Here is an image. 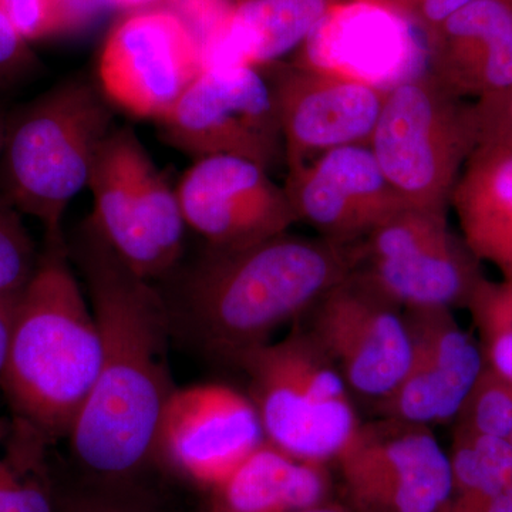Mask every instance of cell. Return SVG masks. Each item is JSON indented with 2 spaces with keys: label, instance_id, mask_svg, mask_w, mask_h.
<instances>
[{
  "label": "cell",
  "instance_id": "obj_31",
  "mask_svg": "<svg viewBox=\"0 0 512 512\" xmlns=\"http://www.w3.org/2000/svg\"><path fill=\"white\" fill-rule=\"evenodd\" d=\"M60 512H148L136 504L104 495H79L57 501Z\"/></svg>",
  "mask_w": 512,
  "mask_h": 512
},
{
  "label": "cell",
  "instance_id": "obj_18",
  "mask_svg": "<svg viewBox=\"0 0 512 512\" xmlns=\"http://www.w3.org/2000/svg\"><path fill=\"white\" fill-rule=\"evenodd\" d=\"M406 313L412 360L402 382L375 410L376 416L430 429L454 423L487 366L481 343L461 328L450 309H406Z\"/></svg>",
  "mask_w": 512,
  "mask_h": 512
},
{
  "label": "cell",
  "instance_id": "obj_8",
  "mask_svg": "<svg viewBox=\"0 0 512 512\" xmlns=\"http://www.w3.org/2000/svg\"><path fill=\"white\" fill-rule=\"evenodd\" d=\"M481 264L436 208H403L356 244L357 274L404 309H468L488 281Z\"/></svg>",
  "mask_w": 512,
  "mask_h": 512
},
{
  "label": "cell",
  "instance_id": "obj_23",
  "mask_svg": "<svg viewBox=\"0 0 512 512\" xmlns=\"http://www.w3.org/2000/svg\"><path fill=\"white\" fill-rule=\"evenodd\" d=\"M448 460L454 498L484 497L512 483V444L504 437L454 427Z\"/></svg>",
  "mask_w": 512,
  "mask_h": 512
},
{
  "label": "cell",
  "instance_id": "obj_2",
  "mask_svg": "<svg viewBox=\"0 0 512 512\" xmlns=\"http://www.w3.org/2000/svg\"><path fill=\"white\" fill-rule=\"evenodd\" d=\"M356 266V245L288 232L235 248H208L183 288L195 338L229 362L301 319Z\"/></svg>",
  "mask_w": 512,
  "mask_h": 512
},
{
  "label": "cell",
  "instance_id": "obj_16",
  "mask_svg": "<svg viewBox=\"0 0 512 512\" xmlns=\"http://www.w3.org/2000/svg\"><path fill=\"white\" fill-rule=\"evenodd\" d=\"M284 188L296 222L342 245L359 244L407 207L369 144L336 148L288 171Z\"/></svg>",
  "mask_w": 512,
  "mask_h": 512
},
{
  "label": "cell",
  "instance_id": "obj_25",
  "mask_svg": "<svg viewBox=\"0 0 512 512\" xmlns=\"http://www.w3.org/2000/svg\"><path fill=\"white\" fill-rule=\"evenodd\" d=\"M485 362L512 380V281H487L468 306Z\"/></svg>",
  "mask_w": 512,
  "mask_h": 512
},
{
  "label": "cell",
  "instance_id": "obj_35",
  "mask_svg": "<svg viewBox=\"0 0 512 512\" xmlns=\"http://www.w3.org/2000/svg\"><path fill=\"white\" fill-rule=\"evenodd\" d=\"M380 2H383L384 5L389 6V8L393 9L394 12L402 15L403 18H406L407 12L413 8V5L417 0H380Z\"/></svg>",
  "mask_w": 512,
  "mask_h": 512
},
{
  "label": "cell",
  "instance_id": "obj_29",
  "mask_svg": "<svg viewBox=\"0 0 512 512\" xmlns=\"http://www.w3.org/2000/svg\"><path fill=\"white\" fill-rule=\"evenodd\" d=\"M471 116L477 146L494 144L512 148V89L473 101Z\"/></svg>",
  "mask_w": 512,
  "mask_h": 512
},
{
  "label": "cell",
  "instance_id": "obj_28",
  "mask_svg": "<svg viewBox=\"0 0 512 512\" xmlns=\"http://www.w3.org/2000/svg\"><path fill=\"white\" fill-rule=\"evenodd\" d=\"M0 512H60L43 468L26 470L0 456Z\"/></svg>",
  "mask_w": 512,
  "mask_h": 512
},
{
  "label": "cell",
  "instance_id": "obj_27",
  "mask_svg": "<svg viewBox=\"0 0 512 512\" xmlns=\"http://www.w3.org/2000/svg\"><path fill=\"white\" fill-rule=\"evenodd\" d=\"M39 255L23 215L0 197V298L23 291Z\"/></svg>",
  "mask_w": 512,
  "mask_h": 512
},
{
  "label": "cell",
  "instance_id": "obj_17",
  "mask_svg": "<svg viewBox=\"0 0 512 512\" xmlns=\"http://www.w3.org/2000/svg\"><path fill=\"white\" fill-rule=\"evenodd\" d=\"M419 29L380 0H343L298 50L293 64L384 90L427 69Z\"/></svg>",
  "mask_w": 512,
  "mask_h": 512
},
{
  "label": "cell",
  "instance_id": "obj_19",
  "mask_svg": "<svg viewBox=\"0 0 512 512\" xmlns=\"http://www.w3.org/2000/svg\"><path fill=\"white\" fill-rule=\"evenodd\" d=\"M343 0H239L202 43L204 69H264L301 49L330 10Z\"/></svg>",
  "mask_w": 512,
  "mask_h": 512
},
{
  "label": "cell",
  "instance_id": "obj_39",
  "mask_svg": "<svg viewBox=\"0 0 512 512\" xmlns=\"http://www.w3.org/2000/svg\"><path fill=\"white\" fill-rule=\"evenodd\" d=\"M508 440H510V443L512 444V433H511L510 439H508Z\"/></svg>",
  "mask_w": 512,
  "mask_h": 512
},
{
  "label": "cell",
  "instance_id": "obj_14",
  "mask_svg": "<svg viewBox=\"0 0 512 512\" xmlns=\"http://www.w3.org/2000/svg\"><path fill=\"white\" fill-rule=\"evenodd\" d=\"M269 77L278 103L288 171L336 148L372 140L387 90L293 63L275 67Z\"/></svg>",
  "mask_w": 512,
  "mask_h": 512
},
{
  "label": "cell",
  "instance_id": "obj_40",
  "mask_svg": "<svg viewBox=\"0 0 512 512\" xmlns=\"http://www.w3.org/2000/svg\"><path fill=\"white\" fill-rule=\"evenodd\" d=\"M507 2L512 6V0H507Z\"/></svg>",
  "mask_w": 512,
  "mask_h": 512
},
{
  "label": "cell",
  "instance_id": "obj_12",
  "mask_svg": "<svg viewBox=\"0 0 512 512\" xmlns=\"http://www.w3.org/2000/svg\"><path fill=\"white\" fill-rule=\"evenodd\" d=\"M204 70L200 39L165 6L133 10L110 30L97 63L111 106L137 119L164 117Z\"/></svg>",
  "mask_w": 512,
  "mask_h": 512
},
{
  "label": "cell",
  "instance_id": "obj_26",
  "mask_svg": "<svg viewBox=\"0 0 512 512\" xmlns=\"http://www.w3.org/2000/svg\"><path fill=\"white\" fill-rule=\"evenodd\" d=\"M454 427L510 439L512 380L485 366L454 420Z\"/></svg>",
  "mask_w": 512,
  "mask_h": 512
},
{
  "label": "cell",
  "instance_id": "obj_24",
  "mask_svg": "<svg viewBox=\"0 0 512 512\" xmlns=\"http://www.w3.org/2000/svg\"><path fill=\"white\" fill-rule=\"evenodd\" d=\"M100 5L80 0H0V12L30 45L79 32L92 22Z\"/></svg>",
  "mask_w": 512,
  "mask_h": 512
},
{
  "label": "cell",
  "instance_id": "obj_38",
  "mask_svg": "<svg viewBox=\"0 0 512 512\" xmlns=\"http://www.w3.org/2000/svg\"><path fill=\"white\" fill-rule=\"evenodd\" d=\"M80 2H94V3H101L100 0H80Z\"/></svg>",
  "mask_w": 512,
  "mask_h": 512
},
{
  "label": "cell",
  "instance_id": "obj_41",
  "mask_svg": "<svg viewBox=\"0 0 512 512\" xmlns=\"http://www.w3.org/2000/svg\"><path fill=\"white\" fill-rule=\"evenodd\" d=\"M232 2H239V0H232Z\"/></svg>",
  "mask_w": 512,
  "mask_h": 512
},
{
  "label": "cell",
  "instance_id": "obj_1",
  "mask_svg": "<svg viewBox=\"0 0 512 512\" xmlns=\"http://www.w3.org/2000/svg\"><path fill=\"white\" fill-rule=\"evenodd\" d=\"M74 258L89 289L101 359L69 439L87 470L126 477L157 453L161 416L175 390L167 357L170 312L150 281L130 271L92 225L83 228Z\"/></svg>",
  "mask_w": 512,
  "mask_h": 512
},
{
  "label": "cell",
  "instance_id": "obj_13",
  "mask_svg": "<svg viewBox=\"0 0 512 512\" xmlns=\"http://www.w3.org/2000/svg\"><path fill=\"white\" fill-rule=\"evenodd\" d=\"M175 191L185 224L210 247H244L284 234L296 222L285 188L247 158H197Z\"/></svg>",
  "mask_w": 512,
  "mask_h": 512
},
{
  "label": "cell",
  "instance_id": "obj_6",
  "mask_svg": "<svg viewBox=\"0 0 512 512\" xmlns=\"http://www.w3.org/2000/svg\"><path fill=\"white\" fill-rule=\"evenodd\" d=\"M477 146L471 103L427 72L387 90L369 147L407 207L447 210Z\"/></svg>",
  "mask_w": 512,
  "mask_h": 512
},
{
  "label": "cell",
  "instance_id": "obj_34",
  "mask_svg": "<svg viewBox=\"0 0 512 512\" xmlns=\"http://www.w3.org/2000/svg\"><path fill=\"white\" fill-rule=\"evenodd\" d=\"M100 2L110 3V5L117 6V8L128 9L133 12V10L163 6L165 0H100Z\"/></svg>",
  "mask_w": 512,
  "mask_h": 512
},
{
  "label": "cell",
  "instance_id": "obj_36",
  "mask_svg": "<svg viewBox=\"0 0 512 512\" xmlns=\"http://www.w3.org/2000/svg\"><path fill=\"white\" fill-rule=\"evenodd\" d=\"M211 512H218L212 510ZM293 512H353L352 508L348 505H342L338 503H326L318 505V507L308 508V510L293 511Z\"/></svg>",
  "mask_w": 512,
  "mask_h": 512
},
{
  "label": "cell",
  "instance_id": "obj_30",
  "mask_svg": "<svg viewBox=\"0 0 512 512\" xmlns=\"http://www.w3.org/2000/svg\"><path fill=\"white\" fill-rule=\"evenodd\" d=\"M36 64L29 43L0 12V89H9L28 79L35 72Z\"/></svg>",
  "mask_w": 512,
  "mask_h": 512
},
{
  "label": "cell",
  "instance_id": "obj_7",
  "mask_svg": "<svg viewBox=\"0 0 512 512\" xmlns=\"http://www.w3.org/2000/svg\"><path fill=\"white\" fill-rule=\"evenodd\" d=\"M89 188V224L113 254L147 281L170 274L183 255L188 227L177 191L131 128H114L101 144Z\"/></svg>",
  "mask_w": 512,
  "mask_h": 512
},
{
  "label": "cell",
  "instance_id": "obj_9",
  "mask_svg": "<svg viewBox=\"0 0 512 512\" xmlns=\"http://www.w3.org/2000/svg\"><path fill=\"white\" fill-rule=\"evenodd\" d=\"M353 397L373 412L402 382L413 342L406 309L353 271L298 319Z\"/></svg>",
  "mask_w": 512,
  "mask_h": 512
},
{
  "label": "cell",
  "instance_id": "obj_5",
  "mask_svg": "<svg viewBox=\"0 0 512 512\" xmlns=\"http://www.w3.org/2000/svg\"><path fill=\"white\" fill-rule=\"evenodd\" d=\"M248 376L265 440L303 460H336L362 421L332 360L296 325L234 360Z\"/></svg>",
  "mask_w": 512,
  "mask_h": 512
},
{
  "label": "cell",
  "instance_id": "obj_10",
  "mask_svg": "<svg viewBox=\"0 0 512 512\" xmlns=\"http://www.w3.org/2000/svg\"><path fill=\"white\" fill-rule=\"evenodd\" d=\"M156 123L188 156L247 158L268 171L285 161L274 86L258 67H207Z\"/></svg>",
  "mask_w": 512,
  "mask_h": 512
},
{
  "label": "cell",
  "instance_id": "obj_15",
  "mask_svg": "<svg viewBox=\"0 0 512 512\" xmlns=\"http://www.w3.org/2000/svg\"><path fill=\"white\" fill-rule=\"evenodd\" d=\"M265 440L251 397L225 384L175 389L158 429L161 450L192 480L217 488Z\"/></svg>",
  "mask_w": 512,
  "mask_h": 512
},
{
  "label": "cell",
  "instance_id": "obj_3",
  "mask_svg": "<svg viewBox=\"0 0 512 512\" xmlns=\"http://www.w3.org/2000/svg\"><path fill=\"white\" fill-rule=\"evenodd\" d=\"M101 342L92 305L66 241H47L20 292L0 389L12 427L37 440L69 437L99 376Z\"/></svg>",
  "mask_w": 512,
  "mask_h": 512
},
{
  "label": "cell",
  "instance_id": "obj_20",
  "mask_svg": "<svg viewBox=\"0 0 512 512\" xmlns=\"http://www.w3.org/2000/svg\"><path fill=\"white\" fill-rule=\"evenodd\" d=\"M461 237L481 262L512 281V148H474L451 194Z\"/></svg>",
  "mask_w": 512,
  "mask_h": 512
},
{
  "label": "cell",
  "instance_id": "obj_11",
  "mask_svg": "<svg viewBox=\"0 0 512 512\" xmlns=\"http://www.w3.org/2000/svg\"><path fill=\"white\" fill-rule=\"evenodd\" d=\"M353 512H448V453L430 427L379 417L360 423L336 458Z\"/></svg>",
  "mask_w": 512,
  "mask_h": 512
},
{
  "label": "cell",
  "instance_id": "obj_33",
  "mask_svg": "<svg viewBox=\"0 0 512 512\" xmlns=\"http://www.w3.org/2000/svg\"><path fill=\"white\" fill-rule=\"evenodd\" d=\"M19 295L20 292L16 293V295L0 298V379H2L3 366H5L10 328H12L13 316H15Z\"/></svg>",
  "mask_w": 512,
  "mask_h": 512
},
{
  "label": "cell",
  "instance_id": "obj_22",
  "mask_svg": "<svg viewBox=\"0 0 512 512\" xmlns=\"http://www.w3.org/2000/svg\"><path fill=\"white\" fill-rule=\"evenodd\" d=\"M512 29L507 0H473L426 37L427 72L460 99L474 82L498 37Z\"/></svg>",
  "mask_w": 512,
  "mask_h": 512
},
{
  "label": "cell",
  "instance_id": "obj_4",
  "mask_svg": "<svg viewBox=\"0 0 512 512\" xmlns=\"http://www.w3.org/2000/svg\"><path fill=\"white\" fill-rule=\"evenodd\" d=\"M99 87L63 80L9 114L0 154V197L64 241L70 202L89 187L101 144L114 130L113 111Z\"/></svg>",
  "mask_w": 512,
  "mask_h": 512
},
{
  "label": "cell",
  "instance_id": "obj_37",
  "mask_svg": "<svg viewBox=\"0 0 512 512\" xmlns=\"http://www.w3.org/2000/svg\"><path fill=\"white\" fill-rule=\"evenodd\" d=\"M9 114L3 110L2 104H0V154H2L3 138H5L6 121H8Z\"/></svg>",
  "mask_w": 512,
  "mask_h": 512
},
{
  "label": "cell",
  "instance_id": "obj_32",
  "mask_svg": "<svg viewBox=\"0 0 512 512\" xmlns=\"http://www.w3.org/2000/svg\"><path fill=\"white\" fill-rule=\"evenodd\" d=\"M448 512H512V483L478 498H454Z\"/></svg>",
  "mask_w": 512,
  "mask_h": 512
},
{
  "label": "cell",
  "instance_id": "obj_21",
  "mask_svg": "<svg viewBox=\"0 0 512 512\" xmlns=\"http://www.w3.org/2000/svg\"><path fill=\"white\" fill-rule=\"evenodd\" d=\"M214 490V511L293 512L329 503L330 477L325 463L264 440Z\"/></svg>",
  "mask_w": 512,
  "mask_h": 512
}]
</instances>
